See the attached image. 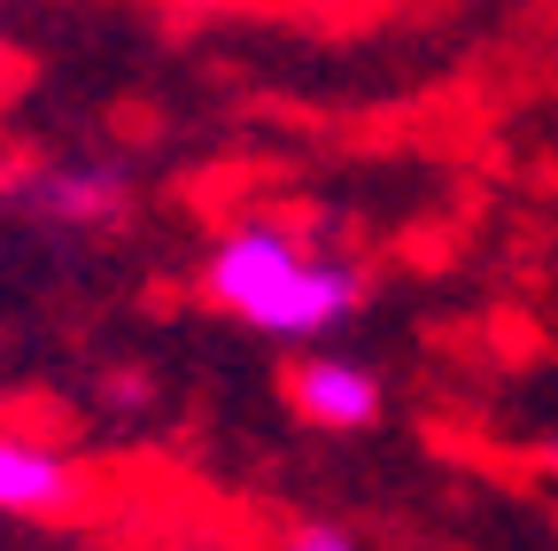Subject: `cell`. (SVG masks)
Here are the masks:
<instances>
[{
    "label": "cell",
    "instance_id": "3957f363",
    "mask_svg": "<svg viewBox=\"0 0 558 551\" xmlns=\"http://www.w3.org/2000/svg\"><path fill=\"white\" fill-rule=\"evenodd\" d=\"M86 505V474L70 451H47L32 435H0V520H54Z\"/></svg>",
    "mask_w": 558,
    "mask_h": 551
},
{
    "label": "cell",
    "instance_id": "7a4b0ae2",
    "mask_svg": "<svg viewBox=\"0 0 558 551\" xmlns=\"http://www.w3.org/2000/svg\"><path fill=\"white\" fill-rule=\"evenodd\" d=\"M288 411H295V420H311L318 435H365V428H380L388 396H380V373H373L365 358L311 350V358L288 366Z\"/></svg>",
    "mask_w": 558,
    "mask_h": 551
},
{
    "label": "cell",
    "instance_id": "5b68a950",
    "mask_svg": "<svg viewBox=\"0 0 558 551\" xmlns=\"http://www.w3.org/2000/svg\"><path fill=\"white\" fill-rule=\"evenodd\" d=\"M288 551H357V543H349L341 528H318V520H311V528H295V536H288Z\"/></svg>",
    "mask_w": 558,
    "mask_h": 551
},
{
    "label": "cell",
    "instance_id": "52a82bcc",
    "mask_svg": "<svg viewBox=\"0 0 558 551\" xmlns=\"http://www.w3.org/2000/svg\"><path fill=\"white\" fill-rule=\"evenodd\" d=\"M194 9H218V0H194Z\"/></svg>",
    "mask_w": 558,
    "mask_h": 551
},
{
    "label": "cell",
    "instance_id": "6da1fadb",
    "mask_svg": "<svg viewBox=\"0 0 558 551\" xmlns=\"http://www.w3.org/2000/svg\"><path fill=\"white\" fill-rule=\"evenodd\" d=\"M202 296L264 342H318L357 319L365 280L288 226H233L202 264Z\"/></svg>",
    "mask_w": 558,
    "mask_h": 551
},
{
    "label": "cell",
    "instance_id": "8992f818",
    "mask_svg": "<svg viewBox=\"0 0 558 551\" xmlns=\"http://www.w3.org/2000/svg\"><path fill=\"white\" fill-rule=\"evenodd\" d=\"M0 71H9V39H0Z\"/></svg>",
    "mask_w": 558,
    "mask_h": 551
},
{
    "label": "cell",
    "instance_id": "277c9868",
    "mask_svg": "<svg viewBox=\"0 0 558 551\" xmlns=\"http://www.w3.org/2000/svg\"><path fill=\"white\" fill-rule=\"evenodd\" d=\"M16 211L47 218V226H70V233H101L124 218V171L117 164H54V171H32L16 187Z\"/></svg>",
    "mask_w": 558,
    "mask_h": 551
}]
</instances>
